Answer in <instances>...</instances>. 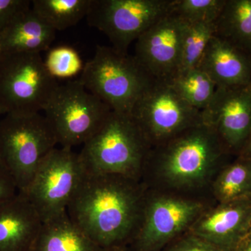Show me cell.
I'll return each instance as SVG.
<instances>
[{
	"instance_id": "obj_31",
	"label": "cell",
	"mask_w": 251,
	"mask_h": 251,
	"mask_svg": "<svg viewBox=\"0 0 251 251\" xmlns=\"http://www.w3.org/2000/svg\"><path fill=\"white\" fill-rule=\"evenodd\" d=\"M108 251H133L130 249V248L127 246V247H124L121 248H117V249H112V250Z\"/></svg>"
},
{
	"instance_id": "obj_2",
	"label": "cell",
	"mask_w": 251,
	"mask_h": 251,
	"mask_svg": "<svg viewBox=\"0 0 251 251\" xmlns=\"http://www.w3.org/2000/svg\"><path fill=\"white\" fill-rule=\"evenodd\" d=\"M236 156L204 123L150 149L141 181L148 189L210 194L216 175Z\"/></svg>"
},
{
	"instance_id": "obj_18",
	"label": "cell",
	"mask_w": 251,
	"mask_h": 251,
	"mask_svg": "<svg viewBox=\"0 0 251 251\" xmlns=\"http://www.w3.org/2000/svg\"><path fill=\"white\" fill-rule=\"evenodd\" d=\"M31 251H105L72 222L67 211L44 223Z\"/></svg>"
},
{
	"instance_id": "obj_28",
	"label": "cell",
	"mask_w": 251,
	"mask_h": 251,
	"mask_svg": "<svg viewBox=\"0 0 251 251\" xmlns=\"http://www.w3.org/2000/svg\"><path fill=\"white\" fill-rule=\"evenodd\" d=\"M18 193L14 179L0 163V202L12 198Z\"/></svg>"
},
{
	"instance_id": "obj_15",
	"label": "cell",
	"mask_w": 251,
	"mask_h": 251,
	"mask_svg": "<svg viewBox=\"0 0 251 251\" xmlns=\"http://www.w3.org/2000/svg\"><path fill=\"white\" fill-rule=\"evenodd\" d=\"M42 224L23 193L0 202V251H31Z\"/></svg>"
},
{
	"instance_id": "obj_26",
	"label": "cell",
	"mask_w": 251,
	"mask_h": 251,
	"mask_svg": "<svg viewBox=\"0 0 251 251\" xmlns=\"http://www.w3.org/2000/svg\"><path fill=\"white\" fill-rule=\"evenodd\" d=\"M162 251H224L211 243L188 232L170 243Z\"/></svg>"
},
{
	"instance_id": "obj_14",
	"label": "cell",
	"mask_w": 251,
	"mask_h": 251,
	"mask_svg": "<svg viewBox=\"0 0 251 251\" xmlns=\"http://www.w3.org/2000/svg\"><path fill=\"white\" fill-rule=\"evenodd\" d=\"M251 228V201L216 203L188 232L224 251H232Z\"/></svg>"
},
{
	"instance_id": "obj_32",
	"label": "cell",
	"mask_w": 251,
	"mask_h": 251,
	"mask_svg": "<svg viewBox=\"0 0 251 251\" xmlns=\"http://www.w3.org/2000/svg\"><path fill=\"white\" fill-rule=\"evenodd\" d=\"M4 115V112H3L2 110H1V109L0 108V115Z\"/></svg>"
},
{
	"instance_id": "obj_12",
	"label": "cell",
	"mask_w": 251,
	"mask_h": 251,
	"mask_svg": "<svg viewBox=\"0 0 251 251\" xmlns=\"http://www.w3.org/2000/svg\"><path fill=\"white\" fill-rule=\"evenodd\" d=\"M187 26L172 11L137 39L134 57L154 80L169 81L176 75Z\"/></svg>"
},
{
	"instance_id": "obj_8",
	"label": "cell",
	"mask_w": 251,
	"mask_h": 251,
	"mask_svg": "<svg viewBox=\"0 0 251 251\" xmlns=\"http://www.w3.org/2000/svg\"><path fill=\"white\" fill-rule=\"evenodd\" d=\"M44 110L57 144L70 149L90 140L112 112L79 79L57 86Z\"/></svg>"
},
{
	"instance_id": "obj_23",
	"label": "cell",
	"mask_w": 251,
	"mask_h": 251,
	"mask_svg": "<svg viewBox=\"0 0 251 251\" xmlns=\"http://www.w3.org/2000/svg\"><path fill=\"white\" fill-rule=\"evenodd\" d=\"M215 34L214 23L188 24L183 37L178 73L198 67L209 41Z\"/></svg>"
},
{
	"instance_id": "obj_17",
	"label": "cell",
	"mask_w": 251,
	"mask_h": 251,
	"mask_svg": "<svg viewBox=\"0 0 251 251\" xmlns=\"http://www.w3.org/2000/svg\"><path fill=\"white\" fill-rule=\"evenodd\" d=\"M56 31L31 9L25 10L0 33V52H38L49 49Z\"/></svg>"
},
{
	"instance_id": "obj_11",
	"label": "cell",
	"mask_w": 251,
	"mask_h": 251,
	"mask_svg": "<svg viewBox=\"0 0 251 251\" xmlns=\"http://www.w3.org/2000/svg\"><path fill=\"white\" fill-rule=\"evenodd\" d=\"M85 171L79 153L54 148L41 163L24 194L43 224L67 211Z\"/></svg>"
},
{
	"instance_id": "obj_27",
	"label": "cell",
	"mask_w": 251,
	"mask_h": 251,
	"mask_svg": "<svg viewBox=\"0 0 251 251\" xmlns=\"http://www.w3.org/2000/svg\"><path fill=\"white\" fill-rule=\"evenodd\" d=\"M29 0H0V33L18 14L31 7Z\"/></svg>"
},
{
	"instance_id": "obj_10",
	"label": "cell",
	"mask_w": 251,
	"mask_h": 251,
	"mask_svg": "<svg viewBox=\"0 0 251 251\" xmlns=\"http://www.w3.org/2000/svg\"><path fill=\"white\" fill-rule=\"evenodd\" d=\"M175 0H92L87 23L104 33L119 52L173 11Z\"/></svg>"
},
{
	"instance_id": "obj_21",
	"label": "cell",
	"mask_w": 251,
	"mask_h": 251,
	"mask_svg": "<svg viewBox=\"0 0 251 251\" xmlns=\"http://www.w3.org/2000/svg\"><path fill=\"white\" fill-rule=\"evenodd\" d=\"M92 0H33L31 9L55 31L75 25L88 13Z\"/></svg>"
},
{
	"instance_id": "obj_30",
	"label": "cell",
	"mask_w": 251,
	"mask_h": 251,
	"mask_svg": "<svg viewBox=\"0 0 251 251\" xmlns=\"http://www.w3.org/2000/svg\"><path fill=\"white\" fill-rule=\"evenodd\" d=\"M238 156L251 158V133L247 143L244 145V148L242 149V151Z\"/></svg>"
},
{
	"instance_id": "obj_5",
	"label": "cell",
	"mask_w": 251,
	"mask_h": 251,
	"mask_svg": "<svg viewBox=\"0 0 251 251\" xmlns=\"http://www.w3.org/2000/svg\"><path fill=\"white\" fill-rule=\"evenodd\" d=\"M79 80L112 111L130 115L154 79L134 56L119 52L112 46H97L94 57L84 65Z\"/></svg>"
},
{
	"instance_id": "obj_22",
	"label": "cell",
	"mask_w": 251,
	"mask_h": 251,
	"mask_svg": "<svg viewBox=\"0 0 251 251\" xmlns=\"http://www.w3.org/2000/svg\"><path fill=\"white\" fill-rule=\"evenodd\" d=\"M168 82L185 101L201 111L209 105L217 90L210 77L198 67L178 73Z\"/></svg>"
},
{
	"instance_id": "obj_33",
	"label": "cell",
	"mask_w": 251,
	"mask_h": 251,
	"mask_svg": "<svg viewBox=\"0 0 251 251\" xmlns=\"http://www.w3.org/2000/svg\"><path fill=\"white\" fill-rule=\"evenodd\" d=\"M250 85H251V77Z\"/></svg>"
},
{
	"instance_id": "obj_16",
	"label": "cell",
	"mask_w": 251,
	"mask_h": 251,
	"mask_svg": "<svg viewBox=\"0 0 251 251\" xmlns=\"http://www.w3.org/2000/svg\"><path fill=\"white\" fill-rule=\"evenodd\" d=\"M198 68L218 88L250 85L251 55L214 36Z\"/></svg>"
},
{
	"instance_id": "obj_25",
	"label": "cell",
	"mask_w": 251,
	"mask_h": 251,
	"mask_svg": "<svg viewBox=\"0 0 251 251\" xmlns=\"http://www.w3.org/2000/svg\"><path fill=\"white\" fill-rule=\"evenodd\" d=\"M44 63L50 75L56 80L75 76L84 67L78 52L67 46L51 49Z\"/></svg>"
},
{
	"instance_id": "obj_19",
	"label": "cell",
	"mask_w": 251,
	"mask_h": 251,
	"mask_svg": "<svg viewBox=\"0 0 251 251\" xmlns=\"http://www.w3.org/2000/svg\"><path fill=\"white\" fill-rule=\"evenodd\" d=\"M214 36L251 55V0H226Z\"/></svg>"
},
{
	"instance_id": "obj_1",
	"label": "cell",
	"mask_w": 251,
	"mask_h": 251,
	"mask_svg": "<svg viewBox=\"0 0 251 251\" xmlns=\"http://www.w3.org/2000/svg\"><path fill=\"white\" fill-rule=\"evenodd\" d=\"M146 191L139 180L85 173L67 212L103 250L127 247L138 230Z\"/></svg>"
},
{
	"instance_id": "obj_9",
	"label": "cell",
	"mask_w": 251,
	"mask_h": 251,
	"mask_svg": "<svg viewBox=\"0 0 251 251\" xmlns=\"http://www.w3.org/2000/svg\"><path fill=\"white\" fill-rule=\"evenodd\" d=\"M130 115L151 148L203 123L202 111L185 101L168 81L153 80Z\"/></svg>"
},
{
	"instance_id": "obj_29",
	"label": "cell",
	"mask_w": 251,
	"mask_h": 251,
	"mask_svg": "<svg viewBox=\"0 0 251 251\" xmlns=\"http://www.w3.org/2000/svg\"><path fill=\"white\" fill-rule=\"evenodd\" d=\"M232 251H251V228Z\"/></svg>"
},
{
	"instance_id": "obj_13",
	"label": "cell",
	"mask_w": 251,
	"mask_h": 251,
	"mask_svg": "<svg viewBox=\"0 0 251 251\" xmlns=\"http://www.w3.org/2000/svg\"><path fill=\"white\" fill-rule=\"evenodd\" d=\"M202 117L231 153L239 156L251 133V85L217 87Z\"/></svg>"
},
{
	"instance_id": "obj_20",
	"label": "cell",
	"mask_w": 251,
	"mask_h": 251,
	"mask_svg": "<svg viewBox=\"0 0 251 251\" xmlns=\"http://www.w3.org/2000/svg\"><path fill=\"white\" fill-rule=\"evenodd\" d=\"M209 193L216 203L251 201V158L236 156L219 172Z\"/></svg>"
},
{
	"instance_id": "obj_4",
	"label": "cell",
	"mask_w": 251,
	"mask_h": 251,
	"mask_svg": "<svg viewBox=\"0 0 251 251\" xmlns=\"http://www.w3.org/2000/svg\"><path fill=\"white\" fill-rule=\"evenodd\" d=\"M210 194H189L147 188L141 219L129 244L133 251H162L188 232L216 204Z\"/></svg>"
},
{
	"instance_id": "obj_24",
	"label": "cell",
	"mask_w": 251,
	"mask_h": 251,
	"mask_svg": "<svg viewBox=\"0 0 251 251\" xmlns=\"http://www.w3.org/2000/svg\"><path fill=\"white\" fill-rule=\"evenodd\" d=\"M226 0H175L173 12L188 24L214 23Z\"/></svg>"
},
{
	"instance_id": "obj_7",
	"label": "cell",
	"mask_w": 251,
	"mask_h": 251,
	"mask_svg": "<svg viewBox=\"0 0 251 251\" xmlns=\"http://www.w3.org/2000/svg\"><path fill=\"white\" fill-rule=\"evenodd\" d=\"M59 84L38 52H0V108L6 114L39 113Z\"/></svg>"
},
{
	"instance_id": "obj_6",
	"label": "cell",
	"mask_w": 251,
	"mask_h": 251,
	"mask_svg": "<svg viewBox=\"0 0 251 251\" xmlns=\"http://www.w3.org/2000/svg\"><path fill=\"white\" fill-rule=\"evenodd\" d=\"M57 145L53 130L39 113L6 114L0 122V163L18 193L27 191L38 168Z\"/></svg>"
},
{
	"instance_id": "obj_3",
	"label": "cell",
	"mask_w": 251,
	"mask_h": 251,
	"mask_svg": "<svg viewBox=\"0 0 251 251\" xmlns=\"http://www.w3.org/2000/svg\"><path fill=\"white\" fill-rule=\"evenodd\" d=\"M150 149L131 115L112 111L78 153L87 174L120 175L141 181Z\"/></svg>"
}]
</instances>
